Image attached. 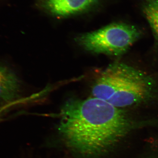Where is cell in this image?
Here are the masks:
<instances>
[{
  "mask_svg": "<svg viewBox=\"0 0 158 158\" xmlns=\"http://www.w3.org/2000/svg\"><path fill=\"white\" fill-rule=\"evenodd\" d=\"M139 124L123 109L93 97L66 102L59 130L71 149L93 157L107 152Z\"/></svg>",
  "mask_w": 158,
  "mask_h": 158,
  "instance_id": "6da1fadb",
  "label": "cell"
},
{
  "mask_svg": "<svg viewBox=\"0 0 158 158\" xmlns=\"http://www.w3.org/2000/svg\"><path fill=\"white\" fill-rule=\"evenodd\" d=\"M152 77L141 71L120 62L109 65L95 82L93 96L116 107L135 106L151 99L155 91Z\"/></svg>",
  "mask_w": 158,
  "mask_h": 158,
  "instance_id": "7a4b0ae2",
  "label": "cell"
},
{
  "mask_svg": "<svg viewBox=\"0 0 158 158\" xmlns=\"http://www.w3.org/2000/svg\"><path fill=\"white\" fill-rule=\"evenodd\" d=\"M140 36L141 32L135 26L118 23L81 34L75 40L79 45L91 52L120 56L126 52Z\"/></svg>",
  "mask_w": 158,
  "mask_h": 158,
  "instance_id": "3957f363",
  "label": "cell"
},
{
  "mask_svg": "<svg viewBox=\"0 0 158 158\" xmlns=\"http://www.w3.org/2000/svg\"><path fill=\"white\" fill-rule=\"evenodd\" d=\"M100 0H37L40 9L58 18L69 17L91 11L99 5Z\"/></svg>",
  "mask_w": 158,
  "mask_h": 158,
  "instance_id": "277c9868",
  "label": "cell"
},
{
  "mask_svg": "<svg viewBox=\"0 0 158 158\" xmlns=\"http://www.w3.org/2000/svg\"><path fill=\"white\" fill-rule=\"evenodd\" d=\"M21 92V83L14 71L0 63V104L15 101Z\"/></svg>",
  "mask_w": 158,
  "mask_h": 158,
  "instance_id": "5b68a950",
  "label": "cell"
},
{
  "mask_svg": "<svg viewBox=\"0 0 158 158\" xmlns=\"http://www.w3.org/2000/svg\"><path fill=\"white\" fill-rule=\"evenodd\" d=\"M142 11L153 32L158 37V0H144Z\"/></svg>",
  "mask_w": 158,
  "mask_h": 158,
  "instance_id": "8992f818",
  "label": "cell"
}]
</instances>
